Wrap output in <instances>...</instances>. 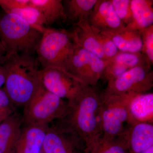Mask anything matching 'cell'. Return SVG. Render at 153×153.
I'll list each match as a JSON object with an SVG mask.
<instances>
[{
  "instance_id": "cell-1",
  "label": "cell",
  "mask_w": 153,
  "mask_h": 153,
  "mask_svg": "<svg viewBox=\"0 0 153 153\" xmlns=\"http://www.w3.org/2000/svg\"><path fill=\"white\" fill-rule=\"evenodd\" d=\"M65 117L59 125L76 134L85 147L102 136L101 126V92L96 86L83 84L76 95L67 101Z\"/></svg>"
},
{
  "instance_id": "cell-2",
  "label": "cell",
  "mask_w": 153,
  "mask_h": 153,
  "mask_svg": "<svg viewBox=\"0 0 153 153\" xmlns=\"http://www.w3.org/2000/svg\"><path fill=\"white\" fill-rule=\"evenodd\" d=\"M1 64L6 73L4 88L14 105L25 106L42 85L37 57L34 55H15Z\"/></svg>"
},
{
  "instance_id": "cell-3",
  "label": "cell",
  "mask_w": 153,
  "mask_h": 153,
  "mask_svg": "<svg viewBox=\"0 0 153 153\" xmlns=\"http://www.w3.org/2000/svg\"><path fill=\"white\" fill-rule=\"evenodd\" d=\"M42 35L18 15L5 13L0 16V41L5 51L4 62L15 55H34Z\"/></svg>"
},
{
  "instance_id": "cell-4",
  "label": "cell",
  "mask_w": 153,
  "mask_h": 153,
  "mask_svg": "<svg viewBox=\"0 0 153 153\" xmlns=\"http://www.w3.org/2000/svg\"><path fill=\"white\" fill-rule=\"evenodd\" d=\"M75 46L69 31L46 28L36 51L38 63L42 69L57 68L67 72Z\"/></svg>"
},
{
  "instance_id": "cell-5",
  "label": "cell",
  "mask_w": 153,
  "mask_h": 153,
  "mask_svg": "<svg viewBox=\"0 0 153 153\" xmlns=\"http://www.w3.org/2000/svg\"><path fill=\"white\" fill-rule=\"evenodd\" d=\"M67 102L46 90L41 85L35 96L24 106L23 123L26 126L49 125L65 117Z\"/></svg>"
},
{
  "instance_id": "cell-6",
  "label": "cell",
  "mask_w": 153,
  "mask_h": 153,
  "mask_svg": "<svg viewBox=\"0 0 153 153\" xmlns=\"http://www.w3.org/2000/svg\"><path fill=\"white\" fill-rule=\"evenodd\" d=\"M134 95L110 96L102 100L100 115L102 137L113 139L121 136L136 121L129 110V102Z\"/></svg>"
},
{
  "instance_id": "cell-7",
  "label": "cell",
  "mask_w": 153,
  "mask_h": 153,
  "mask_svg": "<svg viewBox=\"0 0 153 153\" xmlns=\"http://www.w3.org/2000/svg\"><path fill=\"white\" fill-rule=\"evenodd\" d=\"M152 66L131 68L115 79L108 82L101 91L102 100L110 96H126L147 93L153 87Z\"/></svg>"
},
{
  "instance_id": "cell-8",
  "label": "cell",
  "mask_w": 153,
  "mask_h": 153,
  "mask_svg": "<svg viewBox=\"0 0 153 153\" xmlns=\"http://www.w3.org/2000/svg\"><path fill=\"white\" fill-rule=\"evenodd\" d=\"M75 45L66 71L84 84L96 86L101 78L107 61L80 46Z\"/></svg>"
},
{
  "instance_id": "cell-9",
  "label": "cell",
  "mask_w": 153,
  "mask_h": 153,
  "mask_svg": "<svg viewBox=\"0 0 153 153\" xmlns=\"http://www.w3.org/2000/svg\"><path fill=\"white\" fill-rule=\"evenodd\" d=\"M40 79L46 90L67 101L76 95L84 84L67 72L57 68L41 69Z\"/></svg>"
},
{
  "instance_id": "cell-10",
  "label": "cell",
  "mask_w": 153,
  "mask_h": 153,
  "mask_svg": "<svg viewBox=\"0 0 153 153\" xmlns=\"http://www.w3.org/2000/svg\"><path fill=\"white\" fill-rule=\"evenodd\" d=\"M81 148H85V144L79 137L57 125L48 128L43 153H83L79 152Z\"/></svg>"
},
{
  "instance_id": "cell-11",
  "label": "cell",
  "mask_w": 153,
  "mask_h": 153,
  "mask_svg": "<svg viewBox=\"0 0 153 153\" xmlns=\"http://www.w3.org/2000/svg\"><path fill=\"white\" fill-rule=\"evenodd\" d=\"M88 22L99 32L117 31L126 28L116 13L110 0H97Z\"/></svg>"
},
{
  "instance_id": "cell-12",
  "label": "cell",
  "mask_w": 153,
  "mask_h": 153,
  "mask_svg": "<svg viewBox=\"0 0 153 153\" xmlns=\"http://www.w3.org/2000/svg\"><path fill=\"white\" fill-rule=\"evenodd\" d=\"M129 153H140L153 146L152 123L134 121L124 133Z\"/></svg>"
},
{
  "instance_id": "cell-13",
  "label": "cell",
  "mask_w": 153,
  "mask_h": 153,
  "mask_svg": "<svg viewBox=\"0 0 153 153\" xmlns=\"http://www.w3.org/2000/svg\"><path fill=\"white\" fill-rule=\"evenodd\" d=\"M73 27L72 31L69 32L74 43L102 60L108 61L97 37L95 30L88 21L78 22L73 25Z\"/></svg>"
},
{
  "instance_id": "cell-14",
  "label": "cell",
  "mask_w": 153,
  "mask_h": 153,
  "mask_svg": "<svg viewBox=\"0 0 153 153\" xmlns=\"http://www.w3.org/2000/svg\"><path fill=\"white\" fill-rule=\"evenodd\" d=\"M49 125H27L22 128L17 143L16 153H43Z\"/></svg>"
},
{
  "instance_id": "cell-15",
  "label": "cell",
  "mask_w": 153,
  "mask_h": 153,
  "mask_svg": "<svg viewBox=\"0 0 153 153\" xmlns=\"http://www.w3.org/2000/svg\"><path fill=\"white\" fill-rule=\"evenodd\" d=\"M22 123V116L15 112L0 124V153H16Z\"/></svg>"
},
{
  "instance_id": "cell-16",
  "label": "cell",
  "mask_w": 153,
  "mask_h": 153,
  "mask_svg": "<svg viewBox=\"0 0 153 153\" xmlns=\"http://www.w3.org/2000/svg\"><path fill=\"white\" fill-rule=\"evenodd\" d=\"M112 40L119 51L141 52L143 43L140 33L125 28L117 31L100 32Z\"/></svg>"
},
{
  "instance_id": "cell-17",
  "label": "cell",
  "mask_w": 153,
  "mask_h": 153,
  "mask_svg": "<svg viewBox=\"0 0 153 153\" xmlns=\"http://www.w3.org/2000/svg\"><path fill=\"white\" fill-rule=\"evenodd\" d=\"M153 5L152 0H131V8L133 21L126 28L140 33L153 25Z\"/></svg>"
},
{
  "instance_id": "cell-18",
  "label": "cell",
  "mask_w": 153,
  "mask_h": 153,
  "mask_svg": "<svg viewBox=\"0 0 153 153\" xmlns=\"http://www.w3.org/2000/svg\"><path fill=\"white\" fill-rule=\"evenodd\" d=\"M129 110L131 117L137 121L153 124V93L133 95L129 102Z\"/></svg>"
},
{
  "instance_id": "cell-19",
  "label": "cell",
  "mask_w": 153,
  "mask_h": 153,
  "mask_svg": "<svg viewBox=\"0 0 153 153\" xmlns=\"http://www.w3.org/2000/svg\"><path fill=\"white\" fill-rule=\"evenodd\" d=\"M30 6L42 14L47 27L57 22H67L63 1L61 0H30Z\"/></svg>"
},
{
  "instance_id": "cell-20",
  "label": "cell",
  "mask_w": 153,
  "mask_h": 153,
  "mask_svg": "<svg viewBox=\"0 0 153 153\" xmlns=\"http://www.w3.org/2000/svg\"><path fill=\"white\" fill-rule=\"evenodd\" d=\"M97 0H66L63 2L67 22L76 24L88 21Z\"/></svg>"
},
{
  "instance_id": "cell-21",
  "label": "cell",
  "mask_w": 153,
  "mask_h": 153,
  "mask_svg": "<svg viewBox=\"0 0 153 153\" xmlns=\"http://www.w3.org/2000/svg\"><path fill=\"white\" fill-rule=\"evenodd\" d=\"M83 153H129L125 134L113 139L100 138L84 148Z\"/></svg>"
},
{
  "instance_id": "cell-22",
  "label": "cell",
  "mask_w": 153,
  "mask_h": 153,
  "mask_svg": "<svg viewBox=\"0 0 153 153\" xmlns=\"http://www.w3.org/2000/svg\"><path fill=\"white\" fill-rule=\"evenodd\" d=\"M7 13L18 15L33 28L42 33L47 27L46 21L42 14L38 10L31 6L13 9Z\"/></svg>"
},
{
  "instance_id": "cell-23",
  "label": "cell",
  "mask_w": 153,
  "mask_h": 153,
  "mask_svg": "<svg viewBox=\"0 0 153 153\" xmlns=\"http://www.w3.org/2000/svg\"><path fill=\"white\" fill-rule=\"evenodd\" d=\"M128 68L140 66H152L147 58L141 52H128L119 51L111 60Z\"/></svg>"
},
{
  "instance_id": "cell-24",
  "label": "cell",
  "mask_w": 153,
  "mask_h": 153,
  "mask_svg": "<svg viewBox=\"0 0 153 153\" xmlns=\"http://www.w3.org/2000/svg\"><path fill=\"white\" fill-rule=\"evenodd\" d=\"M113 7L120 21L126 27L133 21L131 8V0H110Z\"/></svg>"
},
{
  "instance_id": "cell-25",
  "label": "cell",
  "mask_w": 153,
  "mask_h": 153,
  "mask_svg": "<svg viewBox=\"0 0 153 153\" xmlns=\"http://www.w3.org/2000/svg\"><path fill=\"white\" fill-rule=\"evenodd\" d=\"M142 40L141 53L147 58L151 64H153V25L140 33Z\"/></svg>"
},
{
  "instance_id": "cell-26",
  "label": "cell",
  "mask_w": 153,
  "mask_h": 153,
  "mask_svg": "<svg viewBox=\"0 0 153 153\" xmlns=\"http://www.w3.org/2000/svg\"><path fill=\"white\" fill-rule=\"evenodd\" d=\"M94 30L96 33L97 37L99 42L101 44L103 49L105 56L107 60L108 61L112 59L118 53L119 50L110 38L101 32L95 29Z\"/></svg>"
},
{
  "instance_id": "cell-27",
  "label": "cell",
  "mask_w": 153,
  "mask_h": 153,
  "mask_svg": "<svg viewBox=\"0 0 153 153\" xmlns=\"http://www.w3.org/2000/svg\"><path fill=\"white\" fill-rule=\"evenodd\" d=\"M15 105L4 88H0V115L8 117L15 113Z\"/></svg>"
},
{
  "instance_id": "cell-28",
  "label": "cell",
  "mask_w": 153,
  "mask_h": 153,
  "mask_svg": "<svg viewBox=\"0 0 153 153\" xmlns=\"http://www.w3.org/2000/svg\"><path fill=\"white\" fill-rule=\"evenodd\" d=\"M30 0H0V7L7 13L13 9L30 6Z\"/></svg>"
},
{
  "instance_id": "cell-29",
  "label": "cell",
  "mask_w": 153,
  "mask_h": 153,
  "mask_svg": "<svg viewBox=\"0 0 153 153\" xmlns=\"http://www.w3.org/2000/svg\"><path fill=\"white\" fill-rule=\"evenodd\" d=\"M6 79L5 70L4 66L0 63V88L4 85Z\"/></svg>"
},
{
  "instance_id": "cell-30",
  "label": "cell",
  "mask_w": 153,
  "mask_h": 153,
  "mask_svg": "<svg viewBox=\"0 0 153 153\" xmlns=\"http://www.w3.org/2000/svg\"><path fill=\"white\" fill-rule=\"evenodd\" d=\"M5 55V51L0 41V63L1 64H2L4 62Z\"/></svg>"
},
{
  "instance_id": "cell-31",
  "label": "cell",
  "mask_w": 153,
  "mask_h": 153,
  "mask_svg": "<svg viewBox=\"0 0 153 153\" xmlns=\"http://www.w3.org/2000/svg\"><path fill=\"white\" fill-rule=\"evenodd\" d=\"M140 153H153V146L148 149L147 150L144 151Z\"/></svg>"
},
{
  "instance_id": "cell-32",
  "label": "cell",
  "mask_w": 153,
  "mask_h": 153,
  "mask_svg": "<svg viewBox=\"0 0 153 153\" xmlns=\"http://www.w3.org/2000/svg\"><path fill=\"white\" fill-rule=\"evenodd\" d=\"M7 117L4 116L0 115V124Z\"/></svg>"
}]
</instances>
